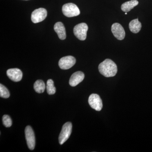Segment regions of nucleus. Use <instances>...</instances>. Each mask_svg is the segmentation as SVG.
<instances>
[{"instance_id": "f257e3e1", "label": "nucleus", "mask_w": 152, "mask_h": 152, "mask_svg": "<svg viewBox=\"0 0 152 152\" xmlns=\"http://www.w3.org/2000/svg\"><path fill=\"white\" fill-rule=\"evenodd\" d=\"M99 70L102 75L107 77H114L116 75L118 69L116 64L112 60L107 59L99 66Z\"/></svg>"}, {"instance_id": "f03ea898", "label": "nucleus", "mask_w": 152, "mask_h": 152, "mask_svg": "<svg viewBox=\"0 0 152 152\" xmlns=\"http://www.w3.org/2000/svg\"><path fill=\"white\" fill-rule=\"evenodd\" d=\"M62 12L65 16L72 18L77 16L80 13L77 6L73 3H68L62 7Z\"/></svg>"}, {"instance_id": "7ed1b4c3", "label": "nucleus", "mask_w": 152, "mask_h": 152, "mask_svg": "<svg viewBox=\"0 0 152 152\" xmlns=\"http://www.w3.org/2000/svg\"><path fill=\"white\" fill-rule=\"evenodd\" d=\"M88 29V25L85 23L79 24L74 28V34L80 40H85L86 38Z\"/></svg>"}, {"instance_id": "20e7f679", "label": "nucleus", "mask_w": 152, "mask_h": 152, "mask_svg": "<svg viewBox=\"0 0 152 152\" xmlns=\"http://www.w3.org/2000/svg\"><path fill=\"white\" fill-rule=\"evenodd\" d=\"M72 125L70 122L65 123L63 126L59 136V143L63 145L69 138L72 133Z\"/></svg>"}, {"instance_id": "39448f33", "label": "nucleus", "mask_w": 152, "mask_h": 152, "mask_svg": "<svg viewBox=\"0 0 152 152\" xmlns=\"http://www.w3.org/2000/svg\"><path fill=\"white\" fill-rule=\"evenodd\" d=\"M25 132L28 148L31 150H33L35 146L34 133L32 128L29 126H27L25 129Z\"/></svg>"}, {"instance_id": "423d86ee", "label": "nucleus", "mask_w": 152, "mask_h": 152, "mask_svg": "<svg viewBox=\"0 0 152 152\" xmlns=\"http://www.w3.org/2000/svg\"><path fill=\"white\" fill-rule=\"evenodd\" d=\"M47 11L45 9L40 8L33 11L31 14V19L34 23L42 21L46 18Z\"/></svg>"}, {"instance_id": "0eeeda50", "label": "nucleus", "mask_w": 152, "mask_h": 152, "mask_svg": "<svg viewBox=\"0 0 152 152\" xmlns=\"http://www.w3.org/2000/svg\"><path fill=\"white\" fill-rule=\"evenodd\" d=\"M76 62L75 57L72 56H67L61 58L59 61L58 65L62 69H69L75 65Z\"/></svg>"}, {"instance_id": "6e6552de", "label": "nucleus", "mask_w": 152, "mask_h": 152, "mask_svg": "<svg viewBox=\"0 0 152 152\" xmlns=\"http://www.w3.org/2000/svg\"><path fill=\"white\" fill-rule=\"evenodd\" d=\"M88 103L93 109L98 111H100L102 108V102L99 96L96 94H92L90 95Z\"/></svg>"}, {"instance_id": "1a4fd4ad", "label": "nucleus", "mask_w": 152, "mask_h": 152, "mask_svg": "<svg viewBox=\"0 0 152 152\" xmlns=\"http://www.w3.org/2000/svg\"><path fill=\"white\" fill-rule=\"evenodd\" d=\"M111 31L114 37L118 39L122 40L124 39L125 31L124 28L120 24L115 23L112 25Z\"/></svg>"}, {"instance_id": "9d476101", "label": "nucleus", "mask_w": 152, "mask_h": 152, "mask_svg": "<svg viewBox=\"0 0 152 152\" xmlns=\"http://www.w3.org/2000/svg\"><path fill=\"white\" fill-rule=\"evenodd\" d=\"M7 75L11 80L15 82L20 81L23 77L22 71L18 68L9 69L7 71Z\"/></svg>"}, {"instance_id": "9b49d317", "label": "nucleus", "mask_w": 152, "mask_h": 152, "mask_svg": "<svg viewBox=\"0 0 152 152\" xmlns=\"http://www.w3.org/2000/svg\"><path fill=\"white\" fill-rule=\"evenodd\" d=\"M84 74L82 72H77L74 73L70 78L69 83L71 86L75 87L83 80Z\"/></svg>"}, {"instance_id": "f8f14e48", "label": "nucleus", "mask_w": 152, "mask_h": 152, "mask_svg": "<svg viewBox=\"0 0 152 152\" xmlns=\"http://www.w3.org/2000/svg\"><path fill=\"white\" fill-rule=\"evenodd\" d=\"M54 29L60 39L64 40L66 39V36L65 28L61 22L56 23L54 27Z\"/></svg>"}, {"instance_id": "ddd939ff", "label": "nucleus", "mask_w": 152, "mask_h": 152, "mask_svg": "<svg viewBox=\"0 0 152 152\" xmlns=\"http://www.w3.org/2000/svg\"><path fill=\"white\" fill-rule=\"evenodd\" d=\"M129 28L131 31L137 34L139 33L141 29V23L139 21L138 19H134L130 22Z\"/></svg>"}, {"instance_id": "4468645a", "label": "nucleus", "mask_w": 152, "mask_h": 152, "mask_svg": "<svg viewBox=\"0 0 152 152\" xmlns=\"http://www.w3.org/2000/svg\"><path fill=\"white\" fill-rule=\"evenodd\" d=\"M138 4L139 2L137 0H132V1L126 2L122 5V10L125 12H128L134 8Z\"/></svg>"}, {"instance_id": "2eb2a0df", "label": "nucleus", "mask_w": 152, "mask_h": 152, "mask_svg": "<svg viewBox=\"0 0 152 152\" xmlns=\"http://www.w3.org/2000/svg\"><path fill=\"white\" fill-rule=\"evenodd\" d=\"M34 88L36 92L41 94L45 91V85L42 80H37L34 84Z\"/></svg>"}, {"instance_id": "dca6fc26", "label": "nucleus", "mask_w": 152, "mask_h": 152, "mask_svg": "<svg viewBox=\"0 0 152 152\" xmlns=\"http://www.w3.org/2000/svg\"><path fill=\"white\" fill-rule=\"evenodd\" d=\"M47 91L49 95L54 94L56 92V88L54 85L53 81L51 79H49L47 81Z\"/></svg>"}, {"instance_id": "f3484780", "label": "nucleus", "mask_w": 152, "mask_h": 152, "mask_svg": "<svg viewBox=\"0 0 152 152\" xmlns=\"http://www.w3.org/2000/svg\"><path fill=\"white\" fill-rule=\"evenodd\" d=\"M10 96L8 90L2 84H0V96L1 97L7 99Z\"/></svg>"}, {"instance_id": "a211bd4d", "label": "nucleus", "mask_w": 152, "mask_h": 152, "mask_svg": "<svg viewBox=\"0 0 152 152\" xmlns=\"http://www.w3.org/2000/svg\"><path fill=\"white\" fill-rule=\"evenodd\" d=\"M3 124L6 127H10L12 125V120L10 117L8 115H4L2 118Z\"/></svg>"}, {"instance_id": "6ab92c4d", "label": "nucleus", "mask_w": 152, "mask_h": 152, "mask_svg": "<svg viewBox=\"0 0 152 152\" xmlns=\"http://www.w3.org/2000/svg\"><path fill=\"white\" fill-rule=\"evenodd\" d=\"M127 12L125 13V15H127Z\"/></svg>"}, {"instance_id": "aec40b11", "label": "nucleus", "mask_w": 152, "mask_h": 152, "mask_svg": "<svg viewBox=\"0 0 152 152\" xmlns=\"http://www.w3.org/2000/svg\"><path fill=\"white\" fill-rule=\"evenodd\" d=\"M25 1H28V0H25Z\"/></svg>"}]
</instances>
